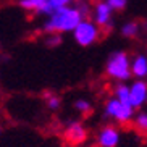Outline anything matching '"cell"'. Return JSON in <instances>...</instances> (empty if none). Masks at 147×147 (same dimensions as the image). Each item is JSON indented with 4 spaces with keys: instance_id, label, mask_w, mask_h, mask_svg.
<instances>
[{
    "instance_id": "1",
    "label": "cell",
    "mask_w": 147,
    "mask_h": 147,
    "mask_svg": "<svg viewBox=\"0 0 147 147\" xmlns=\"http://www.w3.org/2000/svg\"><path fill=\"white\" fill-rule=\"evenodd\" d=\"M82 18L86 16L82 15L79 7H73V5L61 7V8L53 10L50 15L45 16L44 29L47 32H58V34L71 32Z\"/></svg>"
},
{
    "instance_id": "2",
    "label": "cell",
    "mask_w": 147,
    "mask_h": 147,
    "mask_svg": "<svg viewBox=\"0 0 147 147\" xmlns=\"http://www.w3.org/2000/svg\"><path fill=\"white\" fill-rule=\"evenodd\" d=\"M129 60V55L125 50H115L113 53H110L107 63H105V73L115 81H128L131 78Z\"/></svg>"
},
{
    "instance_id": "3",
    "label": "cell",
    "mask_w": 147,
    "mask_h": 147,
    "mask_svg": "<svg viewBox=\"0 0 147 147\" xmlns=\"http://www.w3.org/2000/svg\"><path fill=\"white\" fill-rule=\"evenodd\" d=\"M71 32H73L74 42L81 47H91L100 37V28L92 20H87V18H82Z\"/></svg>"
},
{
    "instance_id": "4",
    "label": "cell",
    "mask_w": 147,
    "mask_h": 147,
    "mask_svg": "<svg viewBox=\"0 0 147 147\" xmlns=\"http://www.w3.org/2000/svg\"><path fill=\"white\" fill-rule=\"evenodd\" d=\"M105 115L113 120H117L118 123H128V121L133 120L134 117V108L129 104H125L121 100L112 99L107 100V105H105Z\"/></svg>"
},
{
    "instance_id": "5",
    "label": "cell",
    "mask_w": 147,
    "mask_h": 147,
    "mask_svg": "<svg viewBox=\"0 0 147 147\" xmlns=\"http://www.w3.org/2000/svg\"><path fill=\"white\" fill-rule=\"evenodd\" d=\"M113 13H115V11H113L112 7H110L105 0L97 2L94 10H92V21H94L100 29H102V28L108 29V28H112V24H113Z\"/></svg>"
},
{
    "instance_id": "6",
    "label": "cell",
    "mask_w": 147,
    "mask_h": 147,
    "mask_svg": "<svg viewBox=\"0 0 147 147\" xmlns=\"http://www.w3.org/2000/svg\"><path fill=\"white\" fill-rule=\"evenodd\" d=\"M147 100V84L144 79H138L128 86V102L133 108H141Z\"/></svg>"
},
{
    "instance_id": "7",
    "label": "cell",
    "mask_w": 147,
    "mask_h": 147,
    "mask_svg": "<svg viewBox=\"0 0 147 147\" xmlns=\"http://www.w3.org/2000/svg\"><path fill=\"white\" fill-rule=\"evenodd\" d=\"M18 5L24 11L37 13V15H42V16H47L53 11L47 0H18Z\"/></svg>"
},
{
    "instance_id": "8",
    "label": "cell",
    "mask_w": 147,
    "mask_h": 147,
    "mask_svg": "<svg viewBox=\"0 0 147 147\" xmlns=\"http://www.w3.org/2000/svg\"><path fill=\"white\" fill-rule=\"evenodd\" d=\"M99 144L102 147H117L120 142V133H118L117 128L113 126H107L99 133V138H97Z\"/></svg>"
},
{
    "instance_id": "9",
    "label": "cell",
    "mask_w": 147,
    "mask_h": 147,
    "mask_svg": "<svg viewBox=\"0 0 147 147\" xmlns=\"http://www.w3.org/2000/svg\"><path fill=\"white\" fill-rule=\"evenodd\" d=\"M131 76L136 79H144L147 76V57L144 53H138L133 60H129Z\"/></svg>"
},
{
    "instance_id": "10",
    "label": "cell",
    "mask_w": 147,
    "mask_h": 147,
    "mask_svg": "<svg viewBox=\"0 0 147 147\" xmlns=\"http://www.w3.org/2000/svg\"><path fill=\"white\" fill-rule=\"evenodd\" d=\"M66 138L71 141V142H79L86 138V129L82 128L79 123H73L69 125V128L66 129Z\"/></svg>"
},
{
    "instance_id": "11",
    "label": "cell",
    "mask_w": 147,
    "mask_h": 147,
    "mask_svg": "<svg viewBox=\"0 0 147 147\" xmlns=\"http://www.w3.org/2000/svg\"><path fill=\"white\" fill-rule=\"evenodd\" d=\"M121 34L128 37V39H133L136 36H139V31H141V26H139L138 21H134V20H129V21H126L121 24Z\"/></svg>"
},
{
    "instance_id": "12",
    "label": "cell",
    "mask_w": 147,
    "mask_h": 147,
    "mask_svg": "<svg viewBox=\"0 0 147 147\" xmlns=\"http://www.w3.org/2000/svg\"><path fill=\"white\" fill-rule=\"evenodd\" d=\"M115 99L121 100V102H125V104H129L128 102V84H118L115 87Z\"/></svg>"
},
{
    "instance_id": "13",
    "label": "cell",
    "mask_w": 147,
    "mask_h": 147,
    "mask_svg": "<svg viewBox=\"0 0 147 147\" xmlns=\"http://www.w3.org/2000/svg\"><path fill=\"white\" fill-rule=\"evenodd\" d=\"M45 45L47 47H57L58 44H61V34L58 32H49V36L45 37Z\"/></svg>"
},
{
    "instance_id": "14",
    "label": "cell",
    "mask_w": 147,
    "mask_h": 147,
    "mask_svg": "<svg viewBox=\"0 0 147 147\" xmlns=\"http://www.w3.org/2000/svg\"><path fill=\"white\" fill-rule=\"evenodd\" d=\"M105 2L112 7L113 11H123L128 7V0H105Z\"/></svg>"
},
{
    "instance_id": "15",
    "label": "cell",
    "mask_w": 147,
    "mask_h": 147,
    "mask_svg": "<svg viewBox=\"0 0 147 147\" xmlns=\"http://www.w3.org/2000/svg\"><path fill=\"white\" fill-rule=\"evenodd\" d=\"M74 108L79 110V112H82V113H86V112L91 110V102L86 100V99H78L76 102H74Z\"/></svg>"
},
{
    "instance_id": "16",
    "label": "cell",
    "mask_w": 147,
    "mask_h": 147,
    "mask_svg": "<svg viewBox=\"0 0 147 147\" xmlns=\"http://www.w3.org/2000/svg\"><path fill=\"white\" fill-rule=\"evenodd\" d=\"M134 123H136V126H138L141 131H146L147 129V115H146V112L139 113L138 117H136V121H134Z\"/></svg>"
},
{
    "instance_id": "17",
    "label": "cell",
    "mask_w": 147,
    "mask_h": 147,
    "mask_svg": "<svg viewBox=\"0 0 147 147\" xmlns=\"http://www.w3.org/2000/svg\"><path fill=\"white\" fill-rule=\"evenodd\" d=\"M49 5L52 7V10H57V8H61V7H68L71 5L73 0H47Z\"/></svg>"
},
{
    "instance_id": "18",
    "label": "cell",
    "mask_w": 147,
    "mask_h": 147,
    "mask_svg": "<svg viewBox=\"0 0 147 147\" xmlns=\"http://www.w3.org/2000/svg\"><path fill=\"white\" fill-rule=\"evenodd\" d=\"M47 105H49V108H52V110H57V108L60 107V99H58V97H55V95H49Z\"/></svg>"
}]
</instances>
